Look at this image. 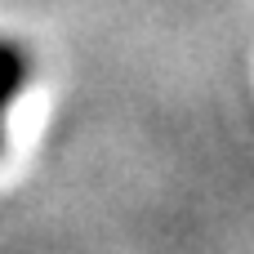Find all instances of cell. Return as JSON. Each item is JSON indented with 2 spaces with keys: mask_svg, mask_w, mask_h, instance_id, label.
Returning a JSON list of instances; mask_svg holds the SVG:
<instances>
[{
  "mask_svg": "<svg viewBox=\"0 0 254 254\" xmlns=\"http://www.w3.org/2000/svg\"><path fill=\"white\" fill-rule=\"evenodd\" d=\"M22 80H27V54H22V45L0 40V121L9 112V103L18 98ZM0 143H4V125H0Z\"/></svg>",
  "mask_w": 254,
  "mask_h": 254,
  "instance_id": "1",
  "label": "cell"
}]
</instances>
